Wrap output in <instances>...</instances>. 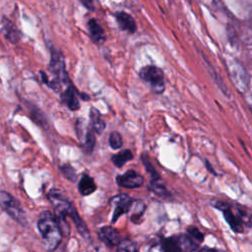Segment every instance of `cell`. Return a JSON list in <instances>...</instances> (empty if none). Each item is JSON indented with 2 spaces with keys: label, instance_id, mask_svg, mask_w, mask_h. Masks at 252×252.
Here are the masks:
<instances>
[{
  "label": "cell",
  "instance_id": "cell-16",
  "mask_svg": "<svg viewBox=\"0 0 252 252\" xmlns=\"http://www.w3.org/2000/svg\"><path fill=\"white\" fill-rule=\"evenodd\" d=\"M90 118H91V125L94 131L97 134H101L105 128V123L102 120L99 111L92 107L90 110Z\"/></svg>",
  "mask_w": 252,
  "mask_h": 252
},
{
  "label": "cell",
  "instance_id": "cell-4",
  "mask_svg": "<svg viewBox=\"0 0 252 252\" xmlns=\"http://www.w3.org/2000/svg\"><path fill=\"white\" fill-rule=\"evenodd\" d=\"M225 66L234 87L240 93H244L249 86V77L244 67L234 58H227Z\"/></svg>",
  "mask_w": 252,
  "mask_h": 252
},
{
  "label": "cell",
  "instance_id": "cell-11",
  "mask_svg": "<svg viewBox=\"0 0 252 252\" xmlns=\"http://www.w3.org/2000/svg\"><path fill=\"white\" fill-rule=\"evenodd\" d=\"M61 99L62 102L72 111H75L80 108V102L78 99L77 92L71 84H69L62 93Z\"/></svg>",
  "mask_w": 252,
  "mask_h": 252
},
{
  "label": "cell",
  "instance_id": "cell-25",
  "mask_svg": "<svg viewBox=\"0 0 252 252\" xmlns=\"http://www.w3.org/2000/svg\"><path fill=\"white\" fill-rule=\"evenodd\" d=\"M187 233L191 239H194L195 241L202 242L204 240V234L196 227V226H189L187 228Z\"/></svg>",
  "mask_w": 252,
  "mask_h": 252
},
{
  "label": "cell",
  "instance_id": "cell-26",
  "mask_svg": "<svg viewBox=\"0 0 252 252\" xmlns=\"http://www.w3.org/2000/svg\"><path fill=\"white\" fill-rule=\"evenodd\" d=\"M117 246H119V248L125 252H139L136 245L129 239L121 240Z\"/></svg>",
  "mask_w": 252,
  "mask_h": 252
},
{
  "label": "cell",
  "instance_id": "cell-5",
  "mask_svg": "<svg viewBox=\"0 0 252 252\" xmlns=\"http://www.w3.org/2000/svg\"><path fill=\"white\" fill-rule=\"evenodd\" d=\"M0 207L17 222L22 225L27 224L26 214L21 204L15 197H13L8 192L0 191Z\"/></svg>",
  "mask_w": 252,
  "mask_h": 252
},
{
  "label": "cell",
  "instance_id": "cell-12",
  "mask_svg": "<svg viewBox=\"0 0 252 252\" xmlns=\"http://www.w3.org/2000/svg\"><path fill=\"white\" fill-rule=\"evenodd\" d=\"M1 30L5 38L11 43H17L21 39L20 32L17 30L14 24L6 17H3L1 20Z\"/></svg>",
  "mask_w": 252,
  "mask_h": 252
},
{
  "label": "cell",
  "instance_id": "cell-28",
  "mask_svg": "<svg viewBox=\"0 0 252 252\" xmlns=\"http://www.w3.org/2000/svg\"><path fill=\"white\" fill-rule=\"evenodd\" d=\"M199 252H223V251L219 250V249H216V248H208V247H205V248H202Z\"/></svg>",
  "mask_w": 252,
  "mask_h": 252
},
{
  "label": "cell",
  "instance_id": "cell-19",
  "mask_svg": "<svg viewBox=\"0 0 252 252\" xmlns=\"http://www.w3.org/2000/svg\"><path fill=\"white\" fill-rule=\"evenodd\" d=\"M204 62H205V65L207 67V69L209 70V73L212 77V79L214 80V82L216 83V85L220 88V90L224 94H227V91H226V87H225V84L224 82L222 81L221 77H220L218 75V73L216 72V70L214 69V67H212V65L210 64V62L208 61V59L206 57H204Z\"/></svg>",
  "mask_w": 252,
  "mask_h": 252
},
{
  "label": "cell",
  "instance_id": "cell-6",
  "mask_svg": "<svg viewBox=\"0 0 252 252\" xmlns=\"http://www.w3.org/2000/svg\"><path fill=\"white\" fill-rule=\"evenodd\" d=\"M220 211L223 214L225 221L234 232L241 233L243 231V222L250 225V217L245 213L244 210L238 209L237 214H234L227 203V205Z\"/></svg>",
  "mask_w": 252,
  "mask_h": 252
},
{
  "label": "cell",
  "instance_id": "cell-18",
  "mask_svg": "<svg viewBox=\"0 0 252 252\" xmlns=\"http://www.w3.org/2000/svg\"><path fill=\"white\" fill-rule=\"evenodd\" d=\"M133 158V154L130 150H123L118 154H115L111 157V161L117 167H122L127 161Z\"/></svg>",
  "mask_w": 252,
  "mask_h": 252
},
{
  "label": "cell",
  "instance_id": "cell-21",
  "mask_svg": "<svg viewBox=\"0 0 252 252\" xmlns=\"http://www.w3.org/2000/svg\"><path fill=\"white\" fill-rule=\"evenodd\" d=\"M95 145V137H94V131L91 127L86 131L85 136V149L88 153H92Z\"/></svg>",
  "mask_w": 252,
  "mask_h": 252
},
{
  "label": "cell",
  "instance_id": "cell-7",
  "mask_svg": "<svg viewBox=\"0 0 252 252\" xmlns=\"http://www.w3.org/2000/svg\"><path fill=\"white\" fill-rule=\"evenodd\" d=\"M116 183L125 188L133 189V188H139L144 183V177L140 175L138 172H136L133 169H129L123 174L116 176Z\"/></svg>",
  "mask_w": 252,
  "mask_h": 252
},
{
  "label": "cell",
  "instance_id": "cell-27",
  "mask_svg": "<svg viewBox=\"0 0 252 252\" xmlns=\"http://www.w3.org/2000/svg\"><path fill=\"white\" fill-rule=\"evenodd\" d=\"M79 2L88 10L94 11V0H79Z\"/></svg>",
  "mask_w": 252,
  "mask_h": 252
},
{
  "label": "cell",
  "instance_id": "cell-14",
  "mask_svg": "<svg viewBox=\"0 0 252 252\" xmlns=\"http://www.w3.org/2000/svg\"><path fill=\"white\" fill-rule=\"evenodd\" d=\"M68 217L71 218V220H73L75 227L78 231V233H80V235L85 239V240H90L91 239V235L89 232V229L85 223V221L83 220V219L80 217V215L78 214L76 208L74 207V205H72V207L70 208V211L68 213Z\"/></svg>",
  "mask_w": 252,
  "mask_h": 252
},
{
  "label": "cell",
  "instance_id": "cell-3",
  "mask_svg": "<svg viewBox=\"0 0 252 252\" xmlns=\"http://www.w3.org/2000/svg\"><path fill=\"white\" fill-rule=\"evenodd\" d=\"M139 77L150 86L151 90L156 94L163 93L165 89L164 74L159 67L155 65H147L140 69Z\"/></svg>",
  "mask_w": 252,
  "mask_h": 252
},
{
  "label": "cell",
  "instance_id": "cell-10",
  "mask_svg": "<svg viewBox=\"0 0 252 252\" xmlns=\"http://www.w3.org/2000/svg\"><path fill=\"white\" fill-rule=\"evenodd\" d=\"M99 239L104 242L107 246H117L122 240L119 231L111 225L103 226L98 232Z\"/></svg>",
  "mask_w": 252,
  "mask_h": 252
},
{
  "label": "cell",
  "instance_id": "cell-1",
  "mask_svg": "<svg viewBox=\"0 0 252 252\" xmlns=\"http://www.w3.org/2000/svg\"><path fill=\"white\" fill-rule=\"evenodd\" d=\"M37 228L46 249L49 251L55 250L60 244L63 235L55 217L49 211H44L40 215L37 220Z\"/></svg>",
  "mask_w": 252,
  "mask_h": 252
},
{
  "label": "cell",
  "instance_id": "cell-15",
  "mask_svg": "<svg viewBox=\"0 0 252 252\" xmlns=\"http://www.w3.org/2000/svg\"><path fill=\"white\" fill-rule=\"evenodd\" d=\"M78 190L83 196L91 195L96 190V185L94 183V180L91 176L84 174L79 181Z\"/></svg>",
  "mask_w": 252,
  "mask_h": 252
},
{
  "label": "cell",
  "instance_id": "cell-24",
  "mask_svg": "<svg viewBox=\"0 0 252 252\" xmlns=\"http://www.w3.org/2000/svg\"><path fill=\"white\" fill-rule=\"evenodd\" d=\"M61 171L68 180H70L72 182H75L77 180V173H76L75 169L70 164L62 165L61 166Z\"/></svg>",
  "mask_w": 252,
  "mask_h": 252
},
{
  "label": "cell",
  "instance_id": "cell-29",
  "mask_svg": "<svg viewBox=\"0 0 252 252\" xmlns=\"http://www.w3.org/2000/svg\"><path fill=\"white\" fill-rule=\"evenodd\" d=\"M205 163H206V166H207V168L209 169V171H210V172H212V173H214V174H217V173H216V171L214 170V168L212 167V165L210 164V162H209L207 159L205 160Z\"/></svg>",
  "mask_w": 252,
  "mask_h": 252
},
{
  "label": "cell",
  "instance_id": "cell-22",
  "mask_svg": "<svg viewBox=\"0 0 252 252\" xmlns=\"http://www.w3.org/2000/svg\"><path fill=\"white\" fill-rule=\"evenodd\" d=\"M141 159H142V161H143V163H144V165H145L147 171L150 173V175H151V177H152V180L157 181V180L159 178V174H158V172L156 170V168L153 166L152 162L150 161L149 157H148L147 155H142V156H141Z\"/></svg>",
  "mask_w": 252,
  "mask_h": 252
},
{
  "label": "cell",
  "instance_id": "cell-17",
  "mask_svg": "<svg viewBox=\"0 0 252 252\" xmlns=\"http://www.w3.org/2000/svg\"><path fill=\"white\" fill-rule=\"evenodd\" d=\"M161 252H183L179 237L171 236L161 242Z\"/></svg>",
  "mask_w": 252,
  "mask_h": 252
},
{
  "label": "cell",
  "instance_id": "cell-13",
  "mask_svg": "<svg viewBox=\"0 0 252 252\" xmlns=\"http://www.w3.org/2000/svg\"><path fill=\"white\" fill-rule=\"evenodd\" d=\"M87 27L89 30V33L92 37V40L95 44H102L105 41V32L102 29V27L98 24V22L95 19H91L87 23Z\"/></svg>",
  "mask_w": 252,
  "mask_h": 252
},
{
  "label": "cell",
  "instance_id": "cell-9",
  "mask_svg": "<svg viewBox=\"0 0 252 252\" xmlns=\"http://www.w3.org/2000/svg\"><path fill=\"white\" fill-rule=\"evenodd\" d=\"M114 18L120 30L128 33H134L137 31V25L134 18L124 11H118L114 14Z\"/></svg>",
  "mask_w": 252,
  "mask_h": 252
},
{
  "label": "cell",
  "instance_id": "cell-20",
  "mask_svg": "<svg viewBox=\"0 0 252 252\" xmlns=\"http://www.w3.org/2000/svg\"><path fill=\"white\" fill-rule=\"evenodd\" d=\"M149 188L158 196L161 197V198H169L170 197V193L167 191V189L163 186V185H160V184H158L157 181L155 180H152L150 185H149Z\"/></svg>",
  "mask_w": 252,
  "mask_h": 252
},
{
  "label": "cell",
  "instance_id": "cell-8",
  "mask_svg": "<svg viewBox=\"0 0 252 252\" xmlns=\"http://www.w3.org/2000/svg\"><path fill=\"white\" fill-rule=\"evenodd\" d=\"M111 201L115 204V208H114L113 215H112V220H111L114 223L122 215L129 212L130 208L133 205L134 200L131 197H129L128 195L121 194V195H117L114 198H112Z\"/></svg>",
  "mask_w": 252,
  "mask_h": 252
},
{
  "label": "cell",
  "instance_id": "cell-23",
  "mask_svg": "<svg viewBox=\"0 0 252 252\" xmlns=\"http://www.w3.org/2000/svg\"><path fill=\"white\" fill-rule=\"evenodd\" d=\"M108 142H109V146L113 150H118L123 146L122 137H121L120 133H118L117 131H113V132L110 133L109 138H108Z\"/></svg>",
  "mask_w": 252,
  "mask_h": 252
},
{
  "label": "cell",
  "instance_id": "cell-2",
  "mask_svg": "<svg viewBox=\"0 0 252 252\" xmlns=\"http://www.w3.org/2000/svg\"><path fill=\"white\" fill-rule=\"evenodd\" d=\"M48 69L54 78L53 81H49L47 85L53 90L57 91L61 85L71 84L68 73L66 71L64 55L60 50L55 48L51 49Z\"/></svg>",
  "mask_w": 252,
  "mask_h": 252
}]
</instances>
